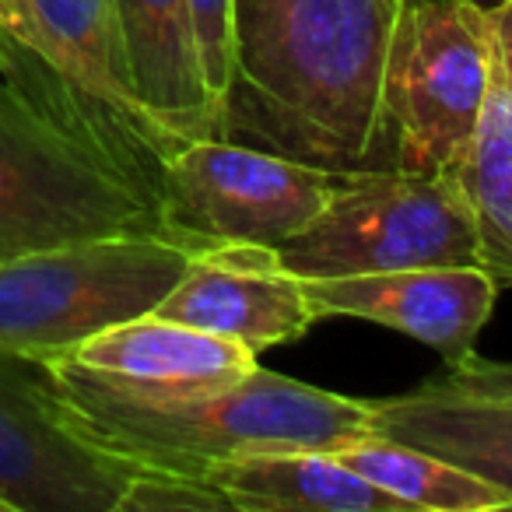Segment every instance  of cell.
<instances>
[{
    "label": "cell",
    "instance_id": "obj_1",
    "mask_svg": "<svg viewBox=\"0 0 512 512\" xmlns=\"http://www.w3.org/2000/svg\"><path fill=\"white\" fill-rule=\"evenodd\" d=\"M411 0H235L218 137L327 172L397 169L393 71Z\"/></svg>",
    "mask_w": 512,
    "mask_h": 512
},
{
    "label": "cell",
    "instance_id": "obj_2",
    "mask_svg": "<svg viewBox=\"0 0 512 512\" xmlns=\"http://www.w3.org/2000/svg\"><path fill=\"white\" fill-rule=\"evenodd\" d=\"M43 376L85 439L141 467L204 477L214 463L285 449H334L372 432L376 404L299 383L256 365L249 376L183 397H127L71 358H46Z\"/></svg>",
    "mask_w": 512,
    "mask_h": 512
},
{
    "label": "cell",
    "instance_id": "obj_3",
    "mask_svg": "<svg viewBox=\"0 0 512 512\" xmlns=\"http://www.w3.org/2000/svg\"><path fill=\"white\" fill-rule=\"evenodd\" d=\"M190 256L165 232H120L0 260V355L46 362L155 313Z\"/></svg>",
    "mask_w": 512,
    "mask_h": 512
},
{
    "label": "cell",
    "instance_id": "obj_4",
    "mask_svg": "<svg viewBox=\"0 0 512 512\" xmlns=\"http://www.w3.org/2000/svg\"><path fill=\"white\" fill-rule=\"evenodd\" d=\"M120 232H162L151 193L0 81V260Z\"/></svg>",
    "mask_w": 512,
    "mask_h": 512
},
{
    "label": "cell",
    "instance_id": "obj_5",
    "mask_svg": "<svg viewBox=\"0 0 512 512\" xmlns=\"http://www.w3.org/2000/svg\"><path fill=\"white\" fill-rule=\"evenodd\" d=\"M274 249L302 281L407 267H484L481 232L460 179L400 169L337 176L323 211Z\"/></svg>",
    "mask_w": 512,
    "mask_h": 512
},
{
    "label": "cell",
    "instance_id": "obj_6",
    "mask_svg": "<svg viewBox=\"0 0 512 512\" xmlns=\"http://www.w3.org/2000/svg\"><path fill=\"white\" fill-rule=\"evenodd\" d=\"M337 172L228 137H197L165 158L158 228L190 253L211 246H278L330 200Z\"/></svg>",
    "mask_w": 512,
    "mask_h": 512
},
{
    "label": "cell",
    "instance_id": "obj_7",
    "mask_svg": "<svg viewBox=\"0 0 512 512\" xmlns=\"http://www.w3.org/2000/svg\"><path fill=\"white\" fill-rule=\"evenodd\" d=\"M488 81V11L467 0H411L393 71L397 169L460 176Z\"/></svg>",
    "mask_w": 512,
    "mask_h": 512
},
{
    "label": "cell",
    "instance_id": "obj_8",
    "mask_svg": "<svg viewBox=\"0 0 512 512\" xmlns=\"http://www.w3.org/2000/svg\"><path fill=\"white\" fill-rule=\"evenodd\" d=\"M141 463L85 439L43 365L0 355V502L8 512H116Z\"/></svg>",
    "mask_w": 512,
    "mask_h": 512
},
{
    "label": "cell",
    "instance_id": "obj_9",
    "mask_svg": "<svg viewBox=\"0 0 512 512\" xmlns=\"http://www.w3.org/2000/svg\"><path fill=\"white\" fill-rule=\"evenodd\" d=\"M39 57L57 67L99 123L116 162L155 197L165 158L179 148L137 102L123 67L113 0H32Z\"/></svg>",
    "mask_w": 512,
    "mask_h": 512
},
{
    "label": "cell",
    "instance_id": "obj_10",
    "mask_svg": "<svg viewBox=\"0 0 512 512\" xmlns=\"http://www.w3.org/2000/svg\"><path fill=\"white\" fill-rule=\"evenodd\" d=\"M155 316L239 341L253 355L299 341L320 323L306 281L281 264L274 246L253 242L193 253Z\"/></svg>",
    "mask_w": 512,
    "mask_h": 512
},
{
    "label": "cell",
    "instance_id": "obj_11",
    "mask_svg": "<svg viewBox=\"0 0 512 512\" xmlns=\"http://www.w3.org/2000/svg\"><path fill=\"white\" fill-rule=\"evenodd\" d=\"M498 281L484 267H407L306 281L316 316H351L379 323L432 348L453 365L474 355V341L491 320Z\"/></svg>",
    "mask_w": 512,
    "mask_h": 512
},
{
    "label": "cell",
    "instance_id": "obj_12",
    "mask_svg": "<svg viewBox=\"0 0 512 512\" xmlns=\"http://www.w3.org/2000/svg\"><path fill=\"white\" fill-rule=\"evenodd\" d=\"M57 358H71L109 390L148 400L228 386L260 365L246 344L155 313L102 330Z\"/></svg>",
    "mask_w": 512,
    "mask_h": 512
},
{
    "label": "cell",
    "instance_id": "obj_13",
    "mask_svg": "<svg viewBox=\"0 0 512 512\" xmlns=\"http://www.w3.org/2000/svg\"><path fill=\"white\" fill-rule=\"evenodd\" d=\"M123 67L144 113L176 144L218 137L190 0H113Z\"/></svg>",
    "mask_w": 512,
    "mask_h": 512
},
{
    "label": "cell",
    "instance_id": "obj_14",
    "mask_svg": "<svg viewBox=\"0 0 512 512\" xmlns=\"http://www.w3.org/2000/svg\"><path fill=\"white\" fill-rule=\"evenodd\" d=\"M232 512H407L400 498L351 470L334 449H285L214 463Z\"/></svg>",
    "mask_w": 512,
    "mask_h": 512
},
{
    "label": "cell",
    "instance_id": "obj_15",
    "mask_svg": "<svg viewBox=\"0 0 512 512\" xmlns=\"http://www.w3.org/2000/svg\"><path fill=\"white\" fill-rule=\"evenodd\" d=\"M372 428L439 453L512 491V397L446 393L421 383L404 397L372 400Z\"/></svg>",
    "mask_w": 512,
    "mask_h": 512
},
{
    "label": "cell",
    "instance_id": "obj_16",
    "mask_svg": "<svg viewBox=\"0 0 512 512\" xmlns=\"http://www.w3.org/2000/svg\"><path fill=\"white\" fill-rule=\"evenodd\" d=\"M456 179L481 232L484 271L512 285V4L491 15V81Z\"/></svg>",
    "mask_w": 512,
    "mask_h": 512
},
{
    "label": "cell",
    "instance_id": "obj_17",
    "mask_svg": "<svg viewBox=\"0 0 512 512\" xmlns=\"http://www.w3.org/2000/svg\"><path fill=\"white\" fill-rule=\"evenodd\" d=\"M351 470L369 477L383 491L404 502L407 512H502L512 509V491L477 477L474 470L428 453L411 442L390 439L383 432H365L358 439L334 446Z\"/></svg>",
    "mask_w": 512,
    "mask_h": 512
},
{
    "label": "cell",
    "instance_id": "obj_18",
    "mask_svg": "<svg viewBox=\"0 0 512 512\" xmlns=\"http://www.w3.org/2000/svg\"><path fill=\"white\" fill-rule=\"evenodd\" d=\"M116 512H232V505L200 474L141 467L123 488Z\"/></svg>",
    "mask_w": 512,
    "mask_h": 512
},
{
    "label": "cell",
    "instance_id": "obj_19",
    "mask_svg": "<svg viewBox=\"0 0 512 512\" xmlns=\"http://www.w3.org/2000/svg\"><path fill=\"white\" fill-rule=\"evenodd\" d=\"M193 32H197L200 71H204L207 92L221 116V99L228 92L235 57V0H190Z\"/></svg>",
    "mask_w": 512,
    "mask_h": 512
},
{
    "label": "cell",
    "instance_id": "obj_20",
    "mask_svg": "<svg viewBox=\"0 0 512 512\" xmlns=\"http://www.w3.org/2000/svg\"><path fill=\"white\" fill-rule=\"evenodd\" d=\"M425 386L446 393H474V397H512V362H488L467 355L446 365V376L425 379Z\"/></svg>",
    "mask_w": 512,
    "mask_h": 512
},
{
    "label": "cell",
    "instance_id": "obj_21",
    "mask_svg": "<svg viewBox=\"0 0 512 512\" xmlns=\"http://www.w3.org/2000/svg\"><path fill=\"white\" fill-rule=\"evenodd\" d=\"M0 29L11 32L18 43H25L36 53H39V46H43V39H39L36 11H32V0H0Z\"/></svg>",
    "mask_w": 512,
    "mask_h": 512
},
{
    "label": "cell",
    "instance_id": "obj_22",
    "mask_svg": "<svg viewBox=\"0 0 512 512\" xmlns=\"http://www.w3.org/2000/svg\"><path fill=\"white\" fill-rule=\"evenodd\" d=\"M467 4H477L481 11H488V15H495V11H502L505 4H512V0H467Z\"/></svg>",
    "mask_w": 512,
    "mask_h": 512
},
{
    "label": "cell",
    "instance_id": "obj_23",
    "mask_svg": "<svg viewBox=\"0 0 512 512\" xmlns=\"http://www.w3.org/2000/svg\"><path fill=\"white\" fill-rule=\"evenodd\" d=\"M0 512H8V505H4V502H0Z\"/></svg>",
    "mask_w": 512,
    "mask_h": 512
}]
</instances>
